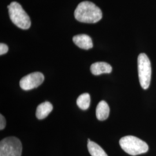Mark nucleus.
<instances>
[{"label":"nucleus","instance_id":"obj_5","mask_svg":"<svg viewBox=\"0 0 156 156\" xmlns=\"http://www.w3.org/2000/svg\"><path fill=\"white\" fill-rule=\"evenodd\" d=\"M22 145L16 137L9 136L0 142V156H21Z\"/></svg>","mask_w":156,"mask_h":156},{"label":"nucleus","instance_id":"obj_3","mask_svg":"<svg viewBox=\"0 0 156 156\" xmlns=\"http://www.w3.org/2000/svg\"><path fill=\"white\" fill-rule=\"evenodd\" d=\"M8 8L12 22L19 28L27 30L30 27V18L20 4L17 2H12L8 6Z\"/></svg>","mask_w":156,"mask_h":156},{"label":"nucleus","instance_id":"obj_1","mask_svg":"<svg viewBox=\"0 0 156 156\" xmlns=\"http://www.w3.org/2000/svg\"><path fill=\"white\" fill-rule=\"evenodd\" d=\"M74 15L80 22L95 23L102 19V13L100 8L90 1L80 2L76 7Z\"/></svg>","mask_w":156,"mask_h":156},{"label":"nucleus","instance_id":"obj_14","mask_svg":"<svg viewBox=\"0 0 156 156\" xmlns=\"http://www.w3.org/2000/svg\"><path fill=\"white\" fill-rule=\"evenodd\" d=\"M6 126V120L4 116H2L1 114L0 115V129L2 130L4 129Z\"/></svg>","mask_w":156,"mask_h":156},{"label":"nucleus","instance_id":"obj_8","mask_svg":"<svg viewBox=\"0 0 156 156\" xmlns=\"http://www.w3.org/2000/svg\"><path fill=\"white\" fill-rule=\"evenodd\" d=\"M90 71L94 75H100L102 73H110L112 68L110 64L105 62H97L91 66Z\"/></svg>","mask_w":156,"mask_h":156},{"label":"nucleus","instance_id":"obj_12","mask_svg":"<svg viewBox=\"0 0 156 156\" xmlns=\"http://www.w3.org/2000/svg\"><path fill=\"white\" fill-rule=\"evenodd\" d=\"M90 95L89 93H83L79 96L76 100L77 105L82 110H86L90 105Z\"/></svg>","mask_w":156,"mask_h":156},{"label":"nucleus","instance_id":"obj_10","mask_svg":"<svg viewBox=\"0 0 156 156\" xmlns=\"http://www.w3.org/2000/svg\"><path fill=\"white\" fill-rule=\"evenodd\" d=\"M53 105L49 102H44L39 105L36 110V117L39 120H42L47 117L53 110Z\"/></svg>","mask_w":156,"mask_h":156},{"label":"nucleus","instance_id":"obj_7","mask_svg":"<svg viewBox=\"0 0 156 156\" xmlns=\"http://www.w3.org/2000/svg\"><path fill=\"white\" fill-rule=\"evenodd\" d=\"M73 41L79 48L85 50H89L93 46L92 39L89 35L86 34L74 36L73 37Z\"/></svg>","mask_w":156,"mask_h":156},{"label":"nucleus","instance_id":"obj_9","mask_svg":"<svg viewBox=\"0 0 156 156\" xmlns=\"http://www.w3.org/2000/svg\"><path fill=\"white\" fill-rule=\"evenodd\" d=\"M110 108L105 101H100L96 108V117L100 121L105 120L109 117Z\"/></svg>","mask_w":156,"mask_h":156},{"label":"nucleus","instance_id":"obj_4","mask_svg":"<svg viewBox=\"0 0 156 156\" xmlns=\"http://www.w3.org/2000/svg\"><path fill=\"white\" fill-rule=\"evenodd\" d=\"M138 70L140 86L147 89L151 84V67L150 60L145 53L140 54L138 57Z\"/></svg>","mask_w":156,"mask_h":156},{"label":"nucleus","instance_id":"obj_11","mask_svg":"<svg viewBox=\"0 0 156 156\" xmlns=\"http://www.w3.org/2000/svg\"><path fill=\"white\" fill-rule=\"evenodd\" d=\"M87 148L91 156H108L100 146L94 142H87Z\"/></svg>","mask_w":156,"mask_h":156},{"label":"nucleus","instance_id":"obj_2","mask_svg":"<svg viewBox=\"0 0 156 156\" xmlns=\"http://www.w3.org/2000/svg\"><path fill=\"white\" fill-rule=\"evenodd\" d=\"M119 144L123 151L131 156L144 154L149 150V146L145 142L132 135L122 138Z\"/></svg>","mask_w":156,"mask_h":156},{"label":"nucleus","instance_id":"obj_6","mask_svg":"<svg viewBox=\"0 0 156 156\" xmlns=\"http://www.w3.org/2000/svg\"><path fill=\"white\" fill-rule=\"evenodd\" d=\"M44 75L39 72L30 73L20 80V87L24 90H30L38 87L44 81Z\"/></svg>","mask_w":156,"mask_h":156},{"label":"nucleus","instance_id":"obj_13","mask_svg":"<svg viewBox=\"0 0 156 156\" xmlns=\"http://www.w3.org/2000/svg\"><path fill=\"white\" fill-rule=\"evenodd\" d=\"M8 51V46L5 44L1 43V44H0V55H3L4 54H6Z\"/></svg>","mask_w":156,"mask_h":156}]
</instances>
